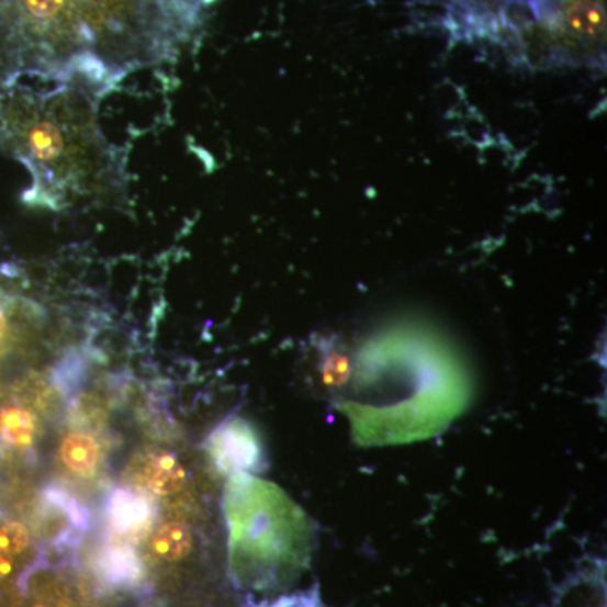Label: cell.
<instances>
[{"label": "cell", "mask_w": 607, "mask_h": 607, "mask_svg": "<svg viewBox=\"0 0 607 607\" xmlns=\"http://www.w3.org/2000/svg\"><path fill=\"white\" fill-rule=\"evenodd\" d=\"M12 569H14L12 555L0 550V581H4L5 577L11 575Z\"/></svg>", "instance_id": "cell-13"}, {"label": "cell", "mask_w": 607, "mask_h": 607, "mask_svg": "<svg viewBox=\"0 0 607 607\" xmlns=\"http://www.w3.org/2000/svg\"><path fill=\"white\" fill-rule=\"evenodd\" d=\"M153 549L160 559L179 562L190 555L193 549V533L188 525L181 521H169L157 530Z\"/></svg>", "instance_id": "cell-7"}, {"label": "cell", "mask_w": 607, "mask_h": 607, "mask_svg": "<svg viewBox=\"0 0 607 607\" xmlns=\"http://www.w3.org/2000/svg\"><path fill=\"white\" fill-rule=\"evenodd\" d=\"M215 0H0V90L24 78L109 93L193 46Z\"/></svg>", "instance_id": "cell-1"}, {"label": "cell", "mask_w": 607, "mask_h": 607, "mask_svg": "<svg viewBox=\"0 0 607 607\" xmlns=\"http://www.w3.org/2000/svg\"><path fill=\"white\" fill-rule=\"evenodd\" d=\"M550 36L567 55H599L606 41L604 0H553L552 11L540 18Z\"/></svg>", "instance_id": "cell-3"}, {"label": "cell", "mask_w": 607, "mask_h": 607, "mask_svg": "<svg viewBox=\"0 0 607 607\" xmlns=\"http://www.w3.org/2000/svg\"><path fill=\"white\" fill-rule=\"evenodd\" d=\"M27 546H30V533L24 525L9 521L0 527V550L2 552L9 553V555H19L27 549Z\"/></svg>", "instance_id": "cell-11"}, {"label": "cell", "mask_w": 607, "mask_h": 607, "mask_svg": "<svg viewBox=\"0 0 607 607\" xmlns=\"http://www.w3.org/2000/svg\"><path fill=\"white\" fill-rule=\"evenodd\" d=\"M0 154L30 172V206L69 212L124 198V160L100 127L97 97L81 88L0 90Z\"/></svg>", "instance_id": "cell-2"}, {"label": "cell", "mask_w": 607, "mask_h": 607, "mask_svg": "<svg viewBox=\"0 0 607 607\" xmlns=\"http://www.w3.org/2000/svg\"><path fill=\"white\" fill-rule=\"evenodd\" d=\"M34 607H52V606H46V604H37V606H34Z\"/></svg>", "instance_id": "cell-14"}, {"label": "cell", "mask_w": 607, "mask_h": 607, "mask_svg": "<svg viewBox=\"0 0 607 607\" xmlns=\"http://www.w3.org/2000/svg\"><path fill=\"white\" fill-rule=\"evenodd\" d=\"M188 474L175 454H160L147 468V481L157 495H175L181 492Z\"/></svg>", "instance_id": "cell-8"}, {"label": "cell", "mask_w": 607, "mask_h": 607, "mask_svg": "<svg viewBox=\"0 0 607 607\" xmlns=\"http://www.w3.org/2000/svg\"><path fill=\"white\" fill-rule=\"evenodd\" d=\"M240 426H229L216 436L215 454L223 464L250 468L257 458L254 439Z\"/></svg>", "instance_id": "cell-4"}, {"label": "cell", "mask_w": 607, "mask_h": 607, "mask_svg": "<svg viewBox=\"0 0 607 607\" xmlns=\"http://www.w3.org/2000/svg\"><path fill=\"white\" fill-rule=\"evenodd\" d=\"M46 495H48L49 503H53L56 508L65 512L66 515L71 518V521L77 525L78 528H87V509H85L83 506L80 505V503L75 502V499L68 495V493L63 492V490H59V487H49L48 492H46Z\"/></svg>", "instance_id": "cell-12"}, {"label": "cell", "mask_w": 607, "mask_h": 607, "mask_svg": "<svg viewBox=\"0 0 607 607\" xmlns=\"http://www.w3.org/2000/svg\"><path fill=\"white\" fill-rule=\"evenodd\" d=\"M36 424L33 415L24 408L8 407L0 412V436L18 448H27L34 440Z\"/></svg>", "instance_id": "cell-9"}, {"label": "cell", "mask_w": 607, "mask_h": 607, "mask_svg": "<svg viewBox=\"0 0 607 607\" xmlns=\"http://www.w3.org/2000/svg\"><path fill=\"white\" fill-rule=\"evenodd\" d=\"M103 569L112 581H131L138 574V560L132 550L113 549L103 557Z\"/></svg>", "instance_id": "cell-10"}, {"label": "cell", "mask_w": 607, "mask_h": 607, "mask_svg": "<svg viewBox=\"0 0 607 607\" xmlns=\"http://www.w3.org/2000/svg\"><path fill=\"white\" fill-rule=\"evenodd\" d=\"M106 513L116 530H132L150 517V505L143 496L127 490H115L110 496Z\"/></svg>", "instance_id": "cell-5"}, {"label": "cell", "mask_w": 607, "mask_h": 607, "mask_svg": "<svg viewBox=\"0 0 607 607\" xmlns=\"http://www.w3.org/2000/svg\"><path fill=\"white\" fill-rule=\"evenodd\" d=\"M61 461L77 474H90L100 458L99 443L88 434H69L61 443Z\"/></svg>", "instance_id": "cell-6"}]
</instances>
